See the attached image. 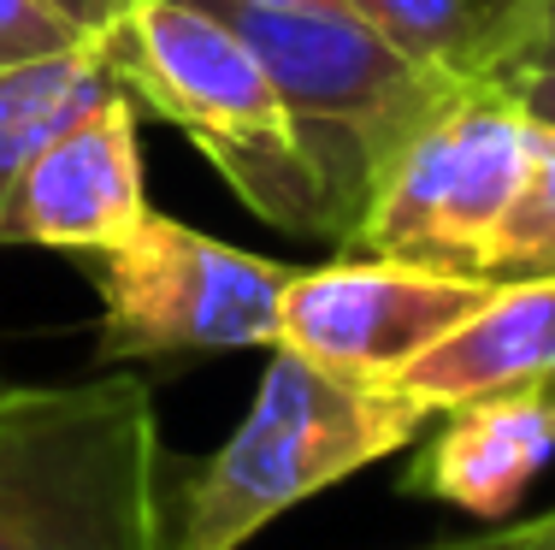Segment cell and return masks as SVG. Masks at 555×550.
Wrapping results in <instances>:
<instances>
[{"label":"cell","mask_w":555,"mask_h":550,"mask_svg":"<svg viewBox=\"0 0 555 550\" xmlns=\"http://www.w3.org/2000/svg\"><path fill=\"white\" fill-rule=\"evenodd\" d=\"M260 54L284 95L320 202V238L343 243L390 161L467 84L408 60L349 0H202Z\"/></svg>","instance_id":"1"},{"label":"cell","mask_w":555,"mask_h":550,"mask_svg":"<svg viewBox=\"0 0 555 550\" xmlns=\"http://www.w3.org/2000/svg\"><path fill=\"white\" fill-rule=\"evenodd\" d=\"M166 545V444L137 373L0 391V550Z\"/></svg>","instance_id":"2"},{"label":"cell","mask_w":555,"mask_h":550,"mask_svg":"<svg viewBox=\"0 0 555 550\" xmlns=\"http://www.w3.org/2000/svg\"><path fill=\"white\" fill-rule=\"evenodd\" d=\"M431 421L438 414L396 379L337 373L296 349H272L248 414L183 479L166 550H243L325 486L402 456Z\"/></svg>","instance_id":"3"},{"label":"cell","mask_w":555,"mask_h":550,"mask_svg":"<svg viewBox=\"0 0 555 550\" xmlns=\"http://www.w3.org/2000/svg\"><path fill=\"white\" fill-rule=\"evenodd\" d=\"M118 77L125 95L178 125L224 172L248 214L278 231L320 238L308 166L284 95L260 54L202 0H137L118 30Z\"/></svg>","instance_id":"4"},{"label":"cell","mask_w":555,"mask_h":550,"mask_svg":"<svg viewBox=\"0 0 555 550\" xmlns=\"http://www.w3.org/2000/svg\"><path fill=\"white\" fill-rule=\"evenodd\" d=\"M532 142L538 125L496 84H467L390 161L366 214L337 248L485 279L496 231L532 172Z\"/></svg>","instance_id":"5"},{"label":"cell","mask_w":555,"mask_h":550,"mask_svg":"<svg viewBox=\"0 0 555 550\" xmlns=\"http://www.w3.org/2000/svg\"><path fill=\"white\" fill-rule=\"evenodd\" d=\"M289 279H296V267L219 243L183 219L149 214L125 243L101 255L95 361L125 367L272 349Z\"/></svg>","instance_id":"6"},{"label":"cell","mask_w":555,"mask_h":550,"mask_svg":"<svg viewBox=\"0 0 555 550\" xmlns=\"http://www.w3.org/2000/svg\"><path fill=\"white\" fill-rule=\"evenodd\" d=\"M491 291V279L343 255L332 267H308L289 279L272 349H296L337 373L396 379L443 332H455Z\"/></svg>","instance_id":"7"},{"label":"cell","mask_w":555,"mask_h":550,"mask_svg":"<svg viewBox=\"0 0 555 550\" xmlns=\"http://www.w3.org/2000/svg\"><path fill=\"white\" fill-rule=\"evenodd\" d=\"M149 172H142L137 101L113 95L77 125H65L30 166L0 214V248H72L107 255L149 219Z\"/></svg>","instance_id":"8"},{"label":"cell","mask_w":555,"mask_h":550,"mask_svg":"<svg viewBox=\"0 0 555 550\" xmlns=\"http://www.w3.org/2000/svg\"><path fill=\"white\" fill-rule=\"evenodd\" d=\"M431 444L402 474V491L438 497L467 515H514L532 479L555 462V397L508 391L438 414Z\"/></svg>","instance_id":"9"},{"label":"cell","mask_w":555,"mask_h":550,"mask_svg":"<svg viewBox=\"0 0 555 550\" xmlns=\"http://www.w3.org/2000/svg\"><path fill=\"white\" fill-rule=\"evenodd\" d=\"M555 379V279L496 284L455 332H443L414 367L396 373L431 414L508 391H544Z\"/></svg>","instance_id":"10"},{"label":"cell","mask_w":555,"mask_h":550,"mask_svg":"<svg viewBox=\"0 0 555 550\" xmlns=\"http://www.w3.org/2000/svg\"><path fill=\"white\" fill-rule=\"evenodd\" d=\"M113 95H125L118 36H77L54 54L18 60L0 72V214H7V195L18 190L24 166L65 125H77Z\"/></svg>","instance_id":"11"},{"label":"cell","mask_w":555,"mask_h":550,"mask_svg":"<svg viewBox=\"0 0 555 550\" xmlns=\"http://www.w3.org/2000/svg\"><path fill=\"white\" fill-rule=\"evenodd\" d=\"M349 7L408 60L455 84H491L538 30L544 0H349Z\"/></svg>","instance_id":"12"},{"label":"cell","mask_w":555,"mask_h":550,"mask_svg":"<svg viewBox=\"0 0 555 550\" xmlns=\"http://www.w3.org/2000/svg\"><path fill=\"white\" fill-rule=\"evenodd\" d=\"M485 279L491 284L555 279V130H544V125H538V142H532L526 190H520V202H514V214L502 219Z\"/></svg>","instance_id":"13"},{"label":"cell","mask_w":555,"mask_h":550,"mask_svg":"<svg viewBox=\"0 0 555 550\" xmlns=\"http://www.w3.org/2000/svg\"><path fill=\"white\" fill-rule=\"evenodd\" d=\"M491 84H496L532 125L555 130V24H538V30L520 42V54L502 65Z\"/></svg>","instance_id":"14"},{"label":"cell","mask_w":555,"mask_h":550,"mask_svg":"<svg viewBox=\"0 0 555 550\" xmlns=\"http://www.w3.org/2000/svg\"><path fill=\"white\" fill-rule=\"evenodd\" d=\"M65 42H77V30H65L48 7H36V0H0V72L18 60L54 54Z\"/></svg>","instance_id":"15"},{"label":"cell","mask_w":555,"mask_h":550,"mask_svg":"<svg viewBox=\"0 0 555 550\" xmlns=\"http://www.w3.org/2000/svg\"><path fill=\"white\" fill-rule=\"evenodd\" d=\"M36 7H48L77 36H118L125 18L137 12V0H36Z\"/></svg>","instance_id":"16"},{"label":"cell","mask_w":555,"mask_h":550,"mask_svg":"<svg viewBox=\"0 0 555 550\" xmlns=\"http://www.w3.org/2000/svg\"><path fill=\"white\" fill-rule=\"evenodd\" d=\"M485 550H555V509H544V515H526V521H508V527H496Z\"/></svg>","instance_id":"17"},{"label":"cell","mask_w":555,"mask_h":550,"mask_svg":"<svg viewBox=\"0 0 555 550\" xmlns=\"http://www.w3.org/2000/svg\"><path fill=\"white\" fill-rule=\"evenodd\" d=\"M491 545V533H479V539H443V545H426V550H485Z\"/></svg>","instance_id":"18"},{"label":"cell","mask_w":555,"mask_h":550,"mask_svg":"<svg viewBox=\"0 0 555 550\" xmlns=\"http://www.w3.org/2000/svg\"><path fill=\"white\" fill-rule=\"evenodd\" d=\"M538 24H555V0H544V7H538Z\"/></svg>","instance_id":"19"},{"label":"cell","mask_w":555,"mask_h":550,"mask_svg":"<svg viewBox=\"0 0 555 550\" xmlns=\"http://www.w3.org/2000/svg\"><path fill=\"white\" fill-rule=\"evenodd\" d=\"M544 391H550V397H555V379H550V385H544Z\"/></svg>","instance_id":"20"},{"label":"cell","mask_w":555,"mask_h":550,"mask_svg":"<svg viewBox=\"0 0 555 550\" xmlns=\"http://www.w3.org/2000/svg\"><path fill=\"white\" fill-rule=\"evenodd\" d=\"M0 391H7V379H0Z\"/></svg>","instance_id":"21"}]
</instances>
